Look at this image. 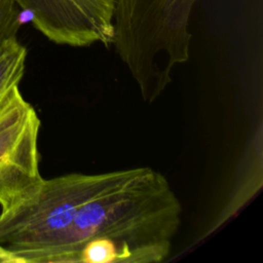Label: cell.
Instances as JSON below:
<instances>
[{
  "label": "cell",
  "instance_id": "cell-1",
  "mask_svg": "<svg viewBox=\"0 0 263 263\" xmlns=\"http://www.w3.org/2000/svg\"><path fill=\"white\" fill-rule=\"evenodd\" d=\"M182 205L148 167L97 174L48 263H160L171 254Z\"/></svg>",
  "mask_w": 263,
  "mask_h": 263
},
{
  "label": "cell",
  "instance_id": "cell-2",
  "mask_svg": "<svg viewBox=\"0 0 263 263\" xmlns=\"http://www.w3.org/2000/svg\"><path fill=\"white\" fill-rule=\"evenodd\" d=\"M198 0H116L112 44L153 103L172 82L173 69L190 57V17Z\"/></svg>",
  "mask_w": 263,
  "mask_h": 263
},
{
  "label": "cell",
  "instance_id": "cell-3",
  "mask_svg": "<svg viewBox=\"0 0 263 263\" xmlns=\"http://www.w3.org/2000/svg\"><path fill=\"white\" fill-rule=\"evenodd\" d=\"M40 119L18 86L0 106V206L8 210L32 195L43 178L39 171Z\"/></svg>",
  "mask_w": 263,
  "mask_h": 263
},
{
  "label": "cell",
  "instance_id": "cell-4",
  "mask_svg": "<svg viewBox=\"0 0 263 263\" xmlns=\"http://www.w3.org/2000/svg\"><path fill=\"white\" fill-rule=\"evenodd\" d=\"M34 27L59 45L112 44L116 0H13Z\"/></svg>",
  "mask_w": 263,
  "mask_h": 263
},
{
  "label": "cell",
  "instance_id": "cell-5",
  "mask_svg": "<svg viewBox=\"0 0 263 263\" xmlns=\"http://www.w3.org/2000/svg\"><path fill=\"white\" fill-rule=\"evenodd\" d=\"M27 48L10 39L0 48V106L11 89L18 86L25 72Z\"/></svg>",
  "mask_w": 263,
  "mask_h": 263
},
{
  "label": "cell",
  "instance_id": "cell-6",
  "mask_svg": "<svg viewBox=\"0 0 263 263\" xmlns=\"http://www.w3.org/2000/svg\"><path fill=\"white\" fill-rule=\"evenodd\" d=\"M21 25L16 3L13 0H0V48L16 37Z\"/></svg>",
  "mask_w": 263,
  "mask_h": 263
},
{
  "label": "cell",
  "instance_id": "cell-7",
  "mask_svg": "<svg viewBox=\"0 0 263 263\" xmlns=\"http://www.w3.org/2000/svg\"><path fill=\"white\" fill-rule=\"evenodd\" d=\"M0 263H14V260L0 248Z\"/></svg>",
  "mask_w": 263,
  "mask_h": 263
}]
</instances>
